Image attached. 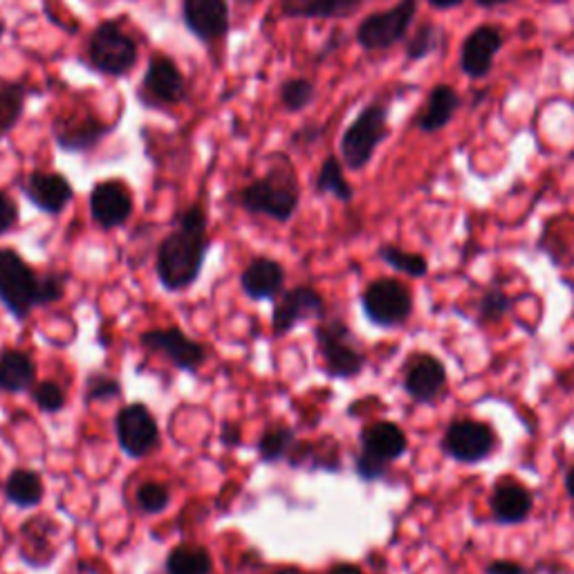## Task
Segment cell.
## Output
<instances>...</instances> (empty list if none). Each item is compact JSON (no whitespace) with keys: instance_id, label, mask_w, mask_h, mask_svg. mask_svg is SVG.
I'll return each instance as SVG.
<instances>
[{"instance_id":"ac0fdd59","label":"cell","mask_w":574,"mask_h":574,"mask_svg":"<svg viewBox=\"0 0 574 574\" xmlns=\"http://www.w3.org/2000/svg\"><path fill=\"white\" fill-rule=\"evenodd\" d=\"M503 48V32L494 26L476 28L463 43L460 50V70L465 77L478 81L485 79L496 61L498 50Z\"/></svg>"},{"instance_id":"7bdbcfd3","label":"cell","mask_w":574,"mask_h":574,"mask_svg":"<svg viewBox=\"0 0 574 574\" xmlns=\"http://www.w3.org/2000/svg\"><path fill=\"white\" fill-rule=\"evenodd\" d=\"M512 0H476L478 8H485V10H494V8H500V6H509Z\"/></svg>"},{"instance_id":"f1b7e54d","label":"cell","mask_w":574,"mask_h":574,"mask_svg":"<svg viewBox=\"0 0 574 574\" xmlns=\"http://www.w3.org/2000/svg\"><path fill=\"white\" fill-rule=\"evenodd\" d=\"M6 496L17 507H37L43 500V480L30 469H17L6 483Z\"/></svg>"},{"instance_id":"836d02e7","label":"cell","mask_w":574,"mask_h":574,"mask_svg":"<svg viewBox=\"0 0 574 574\" xmlns=\"http://www.w3.org/2000/svg\"><path fill=\"white\" fill-rule=\"evenodd\" d=\"M168 500H171V494H168V489H166L164 485H159V483H146V485H142V487L137 489V503H139V507H142L144 512H148V514H157V512L166 509Z\"/></svg>"},{"instance_id":"8fae6325","label":"cell","mask_w":574,"mask_h":574,"mask_svg":"<svg viewBox=\"0 0 574 574\" xmlns=\"http://www.w3.org/2000/svg\"><path fill=\"white\" fill-rule=\"evenodd\" d=\"M319 352L325 363V372L330 377H354L361 372L366 359L359 348L352 343L350 330L341 321H330L317 328Z\"/></svg>"},{"instance_id":"e0dca14e","label":"cell","mask_w":574,"mask_h":574,"mask_svg":"<svg viewBox=\"0 0 574 574\" xmlns=\"http://www.w3.org/2000/svg\"><path fill=\"white\" fill-rule=\"evenodd\" d=\"M447 387V370L434 354H414L405 368V391L418 405H431Z\"/></svg>"},{"instance_id":"d6986e66","label":"cell","mask_w":574,"mask_h":574,"mask_svg":"<svg viewBox=\"0 0 574 574\" xmlns=\"http://www.w3.org/2000/svg\"><path fill=\"white\" fill-rule=\"evenodd\" d=\"M142 343L148 348V350H155V352H164L177 368L182 370H191L194 372L207 357L205 348L182 334V330L177 328H166V330H148L144 337H142Z\"/></svg>"},{"instance_id":"1f68e13d","label":"cell","mask_w":574,"mask_h":574,"mask_svg":"<svg viewBox=\"0 0 574 574\" xmlns=\"http://www.w3.org/2000/svg\"><path fill=\"white\" fill-rule=\"evenodd\" d=\"M292 445H294V431L290 427L279 425L263 434V438L259 442V451L265 463H274V460H281L290 451Z\"/></svg>"},{"instance_id":"277c9868","label":"cell","mask_w":574,"mask_h":574,"mask_svg":"<svg viewBox=\"0 0 574 574\" xmlns=\"http://www.w3.org/2000/svg\"><path fill=\"white\" fill-rule=\"evenodd\" d=\"M88 64L95 72L104 77H128L139 61V46L137 41L121 28L117 21L99 23L86 48Z\"/></svg>"},{"instance_id":"9c48e42d","label":"cell","mask_w":574,"mask_h":574,"mask_svg":"<svg viewBox=\"0 0 574 574\" xmlns=\"http://www.w3.org/2000/svg\"><path fill=\"white\" fill-rule=\"evenodd\" d=\"M115 130V121H104L90 108L59 113L52 119V137L64 153H88Z\"/></svg>"},{"instance_id":"44dd1931","label":"cell","mask_w":574,"mask_h":574,"mask_svg":"<svg viewBox=\"0 0 574 574\" xmlns=\"http://www.w3.org/2000/svg\"><path fill=\"white\" fill-rule=\"evenodd\" d=\"M323 312H325V305L317 290H312V288L288 290L274 308V330H276V334H285L296 323H301L305 319L323 317Z\"/></svg>"},{"instance_id":"b9f144b4","label":"cell","mask_w":574,"mask_h":574,"mask_svg":"<svg viewBox=\"0 0 574 574\" xmlns=\"http://www.w3.org/2000/svg\"><path fill=\"white\" fill-rule=\"evenodd\" d=\"M328 574H363V572L357 565H352V563H339Z\"/></svg>"},{"instance_id":"ffe728a7","label":"cell","mask_w":574,"mask_h":574,"mask_svg":"<svg viewBox=\"0 0 574 574\" xmlns=\"http://www.w3.org/2000/svg\"><path fill=\"white\" fill-rule=\"evenodd\" d=\"M370 0H279L283 19L339 21L354 17Z\"/></svg>"},{"instance_id":"484cf974","label":"cell","mask_w":574,"mask_h":574,"mask_svg":"<svg viewBox=\"0 0 574 574\" xmlns=\"http://www.w3.org/2000/svg\"><path fill=\"white\" fill-rule=\"evenodd\" d=\"M32 90L21 81L0 86V139H6L26 115V104Z\"/></svg>"},{"instance_id":"d590c367","label":"cell","mask_w":574,"mask_h":574,"mask_svg":"<svg viewBox=\"0 0 574 574\" xmlns=\"http://www.w3.org/2000/svg\"><path fill=\"white\" fill-rule=\"evenodd\" d=\"M507 310H509V296L500 290H489L480 303V319L487 323L498 321L500 317H505Z\"/></svg>"},{"instance_id":"60d3db41","label":"cell","mask_w":574,"mask_h":574,"mask_svg":"<svg viewBox=\"0 0 574 574\" xmlns=\"http://www.w3.org/2000/svg\"><path fill=\"white\" fill-rule=\"evenodd\" d=\"M427 3L436 10H454V8H460L465 0H427Z\"/></svg>"},{"instance_id":"603a6c76","label":"cell","mask_w":574,"mask_h":574,"mask_svg":"<svg viewBox=\"0 0 574 574\" xmlns=\"http://www.w3.org/2000/svg\"><path fill=\"white\" fill-rule=\"evenodd\" d=\"M283 281H285V270L281 267V263L265 256L254 259L241 276V285L245 294L256 301L276 296L283 290Z\"/></svg>"},{"instance_id":"7402d4cb","label":"cell","mask_w":574,"mask_h":574,"mask_svg":"<svg viewBox=\"0 0 574 574\" xmlns=\"http://www.w3.org/2000/svg\"><path fill=\"white\" fill-rule=\"evenodd\" d=\"M489 505H492V514L498 523L516 525L529 516V512L534 507V498L525 485H521L512 478H505L494 487Z\"/></svg>"},{"instance_id":"5b68a950","label":"cell","mask_w":574,"mask_h":574,"mask_svg":"<svg viewBox=\"0 0 574 574\" xmlns=\"http://www.w3.org/2000/svg\"><path fill=\"white\" fill-rule=\"evenodd\" d=\"M418 14V0H400L398 6L368 14L354 32V39L366 52H381L407 39Z\"/></svg>"},{"instance_id":"6da1fadb","label":"cell","mask_w":574,"mask_h":574,"mask_svg":"<svg viewBox=\"0 0 574 574\" xmlns=\"http://www.w3.org/2000/svg\"><path fill=\"white\" fill-rule=\"evenodd\" d=\"M207 241V212L191 205L177 218V230L171 232L157 250V276L166 290H184L194 285L203 272Z\"/></svg>"},{"instance_id":"7c38bea8","label":"cell","mask_w":574,"mask_h":574,"mask_svg":"<svg viewBox=\"0 0 574 574\" xmlns=\"http://www.w3.org/2000/svg\"><path fill=\"white\" fill-rule=\"evenodd\" d=\"M182 21L201 43H221L232 30L230 0H182Z\"/></svg>"},{"instance_id":"8992f818","label":"cell","mask_w":574,"mask_h":574,"mask_svg":"<svg viewBox=\"0 0 574 574\" xmlns=\"http://www.w3.org/2000/svg\"><path fill=\"white\" fill-rule=\"evenodd\" d=\"M407 451V436L393 422H372L361 431V451L357 458V474L363 480H377L387 467Z\"/></svg>"},{"instance_id":"74e56055","label":"cell","mask_w":574,"mask_h":574,"mask_svg":"<svg viewBox=\"0 0 574 574\" xmlns=\"http://www.w3.org/2000/svg\"><path fill=\"white\" fill-rule=\"evenodd\" d=\"M64 279L57 274H50L46 279H39V305L43 303H55L64 296Z\"/></svg>"},{"instance_id":"4fadbf2b","label":"cell","mask_w":574,"mask_h":574,"mask_svg":"<svg viewBox=\"0 0 574 574\" xmlns=\"http://www.w3.org/2000/svg\"><path fill=\"white\" fill-rule=\"evenodd\" d=\"M496 447L494 431L478 420H456L442 440V449L449 458L467 465H476L489 458Z\"/></svg>"},{"instance_id":"4316f807","label":"cell","mask_w":574,"mask_h":574,"mask_svg":"<svg viewBox=\"0 0 574 574\" xmlns=\"http://www.w3.org/2000/svg\"><path fill=\"white\" fill-rule=\"evenodd\" d=\"M314 191L319 196H334L341 203L354 198V188L343 175V162L337 155H328L314 177Z\"/></svg>"},{"instance_id":"ab89813d","label":"cell","mask_w":574,"mask_h":574,"mask_svg":"<svg viewBox=\"0 0 574 574\" xmlns=\"http://www.w3.org/2000/svg\"><path fill=\"white\" fill-rule=\"evenodd\" d=\"M485 572L487 574H534L529 567H525L516 561H492Z\"/></svg>"},{"instance_id":"e575fe53","label":"cell","mask_w":574,"mask_h":574,"mask_svg":"<svg viewBox=\"0 0 574 574\" xmlns=\"http://www.w3.org/2000/svg\"><path fill=\"white\" fill-rule=\"evenodd\" d=\"M35 400H37L39 409L46 414H57L66 407V396H64L61 387L55 385V381H41V385L35 389Z\"/></svg>"},{"instance_id":"5bb4252c","label":"cell","mask_w":574,"mask_h":574,"mask_svg":"<svg viewBox=\"0 0 574 574\" xmlns=\"http://www.w3.org/2000/svg\"><path fill=\"white\" fill-rule=\"evenodd\" d=\"M90 216L101 230H117L133 216V196L121 179H104L90 191Z\"/></svg>"},{"instance_id":"3957f363","label":"cell","mask_w":574,"mask_h":574,"mask_svg":"<svg viewBox=\"0 0 574 574\" xmlns=\"http://www.w3.org/2000/svg\"><path fill=\"white\" fill-rule=\"evenodd\" d=\"M389 137V106L381 101L368 104L343 130L339 139L341 162L350 171H361L370 164L379 144Z\"/></svg>"},{"instance_id":"2e32d148","label":"cell","mask_w":574,"mask_h":574,"mask_svg":"<svg viewBox=\"0 0 574 574\" xmlns=\"http://www.w3.org/2000/svg\"><path fill=\"white\" fill-rule=\"evenodd\" d=\"M23 194L39 212L48 216H59L72 203L75 188L64 173L32 171L23 179Z\"/></svg>"},{"instance_id":"f35d334b","label":"cell","mask_w":574,"mask_h":574,"mask_svg":"<svg viewBox=\"0 0 574 574\" xmlns=\"http://www.w3.org/2000/svg\"><path fill=\"white\" fill-rule=\"evenodd\" d=\"M115 396H119V385L115 379L104 377V374L90 379V398L93 400H108Z\"/></svg>"},{"instance_id":"cb8c5ba5","label":"cell","mask_w":574,"mask_h":574,"mask_svg":"<svg viewBox=\"0 0 574 574\" xmlns=\"http://www.w3.org/2000/svg\"><path fill=\"white\" fill-rule=\"evenodd\" d=\"M460 104L463 99L456 93V88L447 84H438L427 97V104L418 117V128L422 133H438L447 128L449 121L456 117Z\"/></svg>"},{"instance_id":"bcb514c9","label":"cell","mask_w":574,"mask_h":574,"mask_svg":"<svg viewBox=\"0 0 574 574\" xmlns=\"http://www.w3.org/2000/svg\"><path fill=\"white\" fill-rule=\"evenodd\" d=\"M6 32H8V26L3 23V19H0V39H3V37H6Z\"/></svg>"},{"instance_id":"9a60e30c","label":"cell","mask_w":574,"mask_h":574,"mask_svg":"<svg viewBox=\"0 0 574 574\" xmlns=\"http://www.w3.org/2000/svg\"><path fill=\"white\" fill-rule=\"evenodd\" d=\"M115 429L121 449L130 458H144L157 447V422L144 405H130L121 409L115 420Z\"/></svg>"},{"instance_id":"d4e9b609","label":"cell","mask_w":574,"mask_h":574,"mask_svg":"<svg viewBox=\"0 0 574 574\" xmlns=\"http://www.w3.org/2000/svg\"><path fill=\"white\" fill-rule=\"evenodd\" d=\"M37 379V368L32 357L19 350H8L0 357V389L10 393L28 391Z\"/></svg>"},{"instance_id":"f6af8a7d","label":"cell","mask_w":574,"mask_h":574,"mask_svg":"<svg viewBox=\"0 0 574 574\" xmlns=\"http://www.w3.org/2000/svg\"><path fill=\"white\" fill-rule=\"evenodd\" d=\"M274 574H305V572H301L299 567H283V570H276Z\"/></svg>"},{"instance_id":"ba28073f","label":"cell","mask_w":574,"mask_h":574,"mask_svg":"<svg viewBox=\"0 0 574 574\" xmlns=\"http://www.w3.org/2000/svg\"><path fill=\"white\" fill-rule=\"evenodd\" d=\"M188 97V86L177 68V64L166 55H153L148 59L146 72L142 77L137 99L148 110L171 108L184 104Z\"/></svg>"},{"instance_id":"4dcf8cb0","label":"cell","mask_w":574,"mask_h":574,"mask_svg":"<svg viewBox=\"0 0 574 574\" xmlns=\"http://www.w3.org/2000/svg\"><path fill=\"white\" fill-rule=\"evenodd\" d=\"M317 97V90H314V84L305 77H292L288 81L281 84L279 88V99H281V106L288 110V113H301L305 110Z\"/></svg>"},{"instance_id":"d6a6232c","label":"cell","mask_w":574,"mask_h":574,"mask_svg":"<svg viewBox=\"0 0 574 574\" xmlns=\"http://www.w3.org/2000/svg\"><path fill=\"white\" fill-rule=\"evenodd\" d=\"M438 28L434 23H422L414 37L407 41V59L409 61H422L427 59L436 46H438Z\"/></svg>"},{"instance_id":"30bf717a","label":"cell","mask_w":574,"mask_h":574,"mask_svg":"<svg viewBox=\"0 0 574 574\" xmlns=\"http://www.w3.org/2000/svg\"><path fill=\"white\" fill-rule=\"evenodd\" d=\"M361 305L366 317L381 328L402 325L414 312L411 292L396 279L372 281L361 296Z\"/></svg>"},{"instance_id":"8d00e7d4","label":"cell","mask_w":574,"mask_h":574,"mask_svg":"<svg viewBox=\"0 0 574 574\" xmlns=\"http://www.w3.org/2000/svg\"><path fill=\"white\" fill-rule=\"evenodd\" d=\"M17 225H19V205L10 194L0 191V236L12 232Z\"/></svg>"},{"instance_id":"f546056e","label":"cell","mask_w":574,"mask_h":574,"mask_svg":"<svg viewBox=\"0 0 574 574\" xmlns=\"http://www.w3.org/2000/svg\"><path fill=\"white\" fill-rule=\"evenodd\" d=\"M379 259L389 263L391 267H396L398 272H402L407 276H414V279H422L429 272V263H427L425 256L407 252V250L396 247V245L379 247Z\"/></svg>"},{"instance_id":"83f0119b","label":"cell","mask_w":574,"mask_h":574,"mask_svg":"<svg viewBox=\"0 0 574 574\" xmlns=\"http://www.w3.org/2000/svg\"><path fill=\"white\" fill-rule=\"evenodd\" d=\"M214 561L207 547L203 545H177L166 556V572L168 574H212Z\"/></svg>"},{"instance_id":"7a4b0ae2","label":"cell","mask_w":574,"mask_h":574,"mask_svg":"<svg viewBox=\"0 0 574 574\" xmlns=\"http://www.w3.org/2000/svg\"><path fill=\"white\" fill-rule=\"evenodd\" d=\"M236 203L250 214L290 223L301 203L299 177L290 157L283 153L274 155L270 168L239 191Z\"/></svg>"},{"instance_id":"52a82bcc","label":"cell","mask_w":574,"mask_h":574,"mask_svg":"<svg viewBox=\"0 0 574 574\" xmlns=\"http://www.w3.org/2000/svg\"><path fill=\"white\" fill-rule=\"evenodd\" d=\"M0 301L17 319L39 305V276L14 250H0Z\"/></svg>"},{"instance_id":"ee69618b","label":"cell","mask_w":574,"mask_h":574,"mask_svg":"<svg viewBox=\"0 0 574 574\" xmlns=\"http://www.w3.org/2000/svg\"><path fill=\"white\" fill-rule=\"evenodd\" d=\"M565 489H567V496L574 500V467L565 476Z\"/></svg>"}]
</instances>
